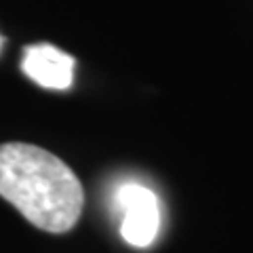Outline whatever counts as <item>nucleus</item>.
<instances>
[{
    "mask_svg": "<svg viewBox=\"0 0 253 253\" xmlns=\"http://www.w3.org/2000/svg\"><path fill=\"white\" fill-rule=\"evenodd\" d=\"M0 196L53 234L72 230L84 205L76 173L49 150L21 141L0 144Z\"/></svg>",
    "mask_w": 253,
    "mask_h": 253,
    "instance_id": "1",
    "label": "nucleus"
},
{
    "mask_svg": "<svg viewBox=\"0 0 253 253\" xmlns=\"http://www.w3.org/2000/svg\"><path fill=\"white\" fill-rule=\"evenodd\" d=\"M116 209L121 211V236L131 247H150L161 228V207L150 188L125 184L116 192Z\"/></svg>",
    "mask_w": 253,
    "mask_h": 253,
    "instance_id": "2",
    "label": "nucleus"
},
{
    "mask_svg": "<svg viewBox=\"0 0 253 253\" xmlns=\"http://www.w3.org/2000/svg\"><path fill=\"white\" fill-rule=\"evenodd\" d=\"M74 66L72 55L59 51L49 42L30 44L23 49L21 70L30 81L44 86V89L66 91L74 83Z\"/></svg>",
    "mask_w": 253,
    "mask_h": 253,
    "instance_id": "3",
    "label": "nucleus"
},
{
    "mask_svg": "<svg viewBox=\"0 0 253 253\" xmlns=\"http://www.w3.org/2000/svg\"><path fill=\"white\" fill-rule=\"evenodd\" d=\"M0 46H2V41H0Z\"/></svg>",
    "mask_w": 253,
    "mask_h": 253,
    "instance_id": "4",
    "label": "nucleus"
}]
</instances>
